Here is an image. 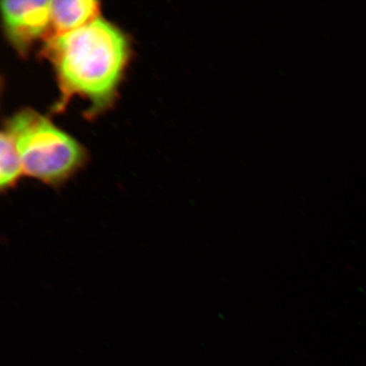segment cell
Returning <instances> with one entry per match:
<instances>
[{
	"mask_svg": "<svg viewBox=\"0 0 366 366\" xmlns=\"http://www.w3.org/2000/svg\"><path fill=\"white\" fill-rule=\"evenodd\" d=\"M51 7V36L81 29L99 19L100 3L94 0H54Z\"/></svg>",
	"mask_w": 366,
	"mask_h": 366,
	"instance_id": "4",
	"label": "cell"
},
{
	"mask_svg": "<svg viewBox=\"0 0 366 366\" xmlns=\"http://www.w3.org/2000/svg\"><path fill=\"white\" fill-rule=\"evenodd\" d=\"M1 13L7 38L21 54L35 41L51 36L50 1H2Z\"/></svg>",
	"mask_w": 366,
	"mask_h": 366,
	"instance_id": "3",
	"label": "cell"
},
{
	"mask_svg": "<svg viewBox=\"0 0 366 366\" xmlns=\"http://www.w3.org/2000/svg\"><path fill=\"white\" fill-rule=\"evenodd\" d=\"M43 54L56 73L61 102L74 96L91 103L90 111L107 108L116 97L130 56L125 34L99 18L81 29L46 40Z\"/></svg>",
	"mask_w": 366,
	"mask_h": 366,
	"instance_id": "1",
	"label": "cell"
},
{
	"mask_svg": "<svg viewBox=\"0 0 366 366\" xmlns=\"http://www.w3.org/2000/svg\"><path fill=\"white\" fill-rule=\"evenodd\" d=\"M24 175L17 151L10 136L6 131L0 136V187L2 191H6Z\"/></svg>",
	"mask_w": 366,
	"mask_h": 366,
	"instance_id": "5",
	"label": "cell"
},
{
	"mask_svg": "<svg viewBox=\"0 0 366 366\" xmlns=\"http://www.w3.org/2000/svg\"><path fill=\"white\" fill-rule=\"evenodd\" d=\"M4 131L15 144L24 175L45 184L61 185L85 162L81 145L33 109L16 114Z\"/></svg>",
	"mask_w": 366,
	"mask_h": 366,
	"instance_id": "2",
	"label": "cell"
}]
</instances>
